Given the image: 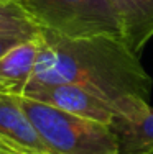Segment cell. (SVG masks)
I'll return each instance as SVG.
<instances>
[{
    "label": "cell",
    "instance_id": "obj_1",
    "mask_svg": "<svg viewBox=\"0 0 153 154\" xmlns=\"http://www.w3.org/2000/svg\"><path fill=\"white\" fill-rule=\"evenodd\" d=\"M40 53L28 85H79L114 105L115 115H125L150 100L151 77L140 64V56L123 39L66 38L41 30Z\"/></svg>",
    "mask_w": 153,
    "mask_h": 154
},
{
    "label": "cell",
    "instance_id": "obj_2",
    "mask_svg": "<svg viewBox=\"0 0 153 154\" xmlns=\"http://www.w3.org/2000/svg\"><path fill=\"white\" fill-rule=\"evenodd\" d=\"M20 105L54 154H119L117 136L109 125L66 113L20 97Z\"/></svg>",
    "mask_w": 153,
    "mask_h": 154
},
{
    "label": "cell",
    "instance_id": "obj_3",
    "mask_svg": "<svg viewBox=\"0 0 153 154\" xmlns=\"http://www.w3.org/2000/svg\"><path fill=\"white\" fill-rule=\"evenodd\" d=\"M23 8L43 30L66 38L123 39L122 25L109 0H25Z\"/></svg>",
    "mask_w": 153,
    "mask_h": 154
},
{
    "label": "cell",
    "instance_id": "obj_4",
    "mask_svg": "<svg viewBox=\"0 0 153 154\" xmlns=\"http://www.w3.org/2000/svg\"><path fill=\"white\" fill-rule=\"evenodd\" d=\"M23 97L59 108L66 113L110 125L115 116V108L96 94L72 84L54 85H28Z\"/></svg>",
    "mask_w": 153,
    "mask_h": 154
},
{
    "label": "cell",
    "instance_id": "obj_5",
    "mask_svg": "<svg viewBox=\"0 0 153 154\" xmlns=\"http://www.w3.org/2000/svg\"><path fill=\"white\" fill-rule=\"evenodd\" d=\"M0 146L25 154H54L20 105V97L0 94Z\"/></svg>",
    "mask_w": 153,
    "mask_h": 154
},
{
    "label": "cell",
    "instance_id": "obj_6",
    "mask_svg": "<svg viewBox=\"0 0 153 154\" xmlns=\"http://www.w3.org/2000/svg\"><path fill=\"white\" fill-rule=\"evenodd\" d=\"M38 53L40 41L35 38L18 43L0 56V94L23 97L33 77Z\"/></svg>",
    "mask_w": 153,
    "mask_h": 154
},
{
    "label": "cell",
    "instance_id": "obj_7",
    "mask_svg": "<svg viewBox=\"0 0 153 154\" xmlns=\"http://www.w3.org/2000/svg\"><path fill=\"white\" fill-rule=\"evenodd\" d=\"M109 126L117 136L119 154L153 151V108L150 103L125 115H115Z\"/></svg>",
    "mask_w": 153,
    "mask_h": 154
},
{
    "label": "cell",
    "instance_id": "obj_8",
    "mask_svg": "<svg viewBox=\"0 0 153 154\" xmlns=\"http://www.w3.org/2000/svg\"><path fill=\"white\" fill-rule=\"evenodd\" d=\"M122 25L123 43L140 56L153 38V0H109Z\"/></svg>",
    "mask_w": 153,
    "mask_h": 154
},
{
    "label": "cell",
    "instance_id": "obj_9",
    "mask_svg": "<svg viewBox=\"0 0 153 154\" xmlns=\"http://www.w3.org/2000/svg\"><path fill=\"white\" fill-rule=\"evenodd\" d=\"M43 28L30 17V13L18 5L0 3V33L18 35L25 39H35Z\"/></svg>",
    "mask_w": 153,
    "mask_h": 154
},
{
    "label": "cell",
    "instance_id": "obj_10",
    "mask_svg": "<svg viewBox=\"0 0 153 154\" xmlns=\"http://www.w3.org/2000/svg\"><path fill=\"white\" fill-rule=\"evenodd\" d=\"M21 41H28L25 39L23 36H18V35H7V33H0V56L5 54L10 48H13L15 45Z\"/></svg>",
    "mask_w": 153,
    "mask_h": 154
},
{
    "label": "cell",
    "instance_id": "obj_11",
    "mask_svg": "<svg viewBox=\"0 0 153 154\" xmlns=\"http://www.w3.org/2000/svg\"><path fill=\"white\" fill-rule=\"evenodd\" d=\"M0 3H8V5H18L23 8V3L25 0H0Z\"/></svg>",
    "mask_w": 153,
    "mask_h": 154
},
{
    "label": "cell",
    "instance_id": "obj_12",
    "mask_svg": "<svg viewBox=\"0 0 153 154\" xmlns=\"http://www.w3.org/2000/svg\"><path fill=\"white\" fill-rule=\"evenodd\" d=\"M0 152L2 154H25V152L15 151V149H12V148H5V146H0Z\"/></svg>",
    "mask_w": 153,
    "mask_h": 154
},
{
    "label": "cell",
    "instance_id": "obj_13",
    "mask_svg": "<svg viewBox=\"0 0 153 154\" xmlns=\"http://www.w3.org/2000/svg\"><path fill=\"white\" fill-rule=\"evenodd\" d=\"M145 154H153V151H151V152H145Z\"/></svg>",
    "mask_w": 153,
    "mask_h": 154
},
{
    "label": "cell",
    "instance_id": "obj_14",
    "mask_svg": "<svg viewBox=\"0 0 153 154\" xmlns=\"http://www.w3.org/2000/svg\"><path fill=\"white\" fill-rule=\"evenodd\" d=\"M0 154H2V152H0Z\"/></svg>",
    "mask_w": 153,
    "mask_h": 154
}]
</instances>
